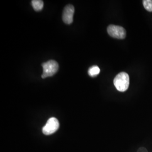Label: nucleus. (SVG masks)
I'll return each instance as SVG.
<instances>
[{
    "label": "nucleus",
    "instance_id": "1",
    "mask_svg": "<svg viewBox=\"0 0 152 152\" xmlns=\"http://www.w3.org/2000/svg\"><path fill=\"white\" fill-rule=\"evenodd\" d=\"M114 86L120 92H125L129 87L130 78L126 72H121L114 79Z\"/></svg>",
    "mask_w": 152,
    "mask_h": 152
},
{
    "label": "nucleus",
    "instance_id": "2",
    "mask_svg": "<svg viewBox=\"0 0 152 152\" xmlns=\"http://www.w3.org/2000/svg\"><path fill=\"white\" fill-rule=\"evenodd\" d=\"M43 68V73L41 77L44 79L48 77L54 76L58 72L59 69V65L58 63L53 60L48 61L42 64Z\"/></svg>",
    "mask_w": 152,
    "mask_h": 152
},
{
    "label": "nucleus",
    "instance_id": "3",
    "mask_svg": "<svg viewBox=\"0 0 152 152\" xmlns=\"http://www.w3.org/2000/svg\"><path fill=\"white\" fill-rule=\"evenodd\" d=\"M59 127V123L58 120L55 117H52L47 121L46 124L42 128V132L45 135H49L55 132Z\"/></svg>",
    "mask_w": 152,
    "mask_h": 152
},
{
    "label": "nucleus",
    "instance_id": "4",
    "mask_svg": "<svg viewBox=\"0 0 152 152\" xmlns=\"http://www.w3.org/2000/svg\"><path fill=\"white\" fill-rule=\"evenodd\" d=\"M107 32L109 36L115 38L124 39L126 37V32L125 29L121 26L110 25L107 28Z\"/></svg>",
    "mask_w": 152,
    "mask_h": 152
},
{
    "label": "nucleus",
    "instance_id": "5",
    "mask_svg": "<svg viewBox=\"0 0 152 152\" xmlns=\"http://www.w3.org/2000/svg\"><path fill=\"white\" fill-rule=\"evenodd\" d=\"M75 7L72 5L66 6L63 13V20L66 24H71L73 21Z\"/></svg>",
    "mask_w": 152,
    "mask_h": 152
},
{
    "label": "nucleus",
    "instance_id": "6",
    "mask_svg": "<svg viewBox=\"0 0 152 152\" xmlns=\"http://www.w3.org/2000/svg\"><path fill=\"white\" fill-rule=\"evenodd\" d=\"M32 5L35 11H41L44 7V2L41 0H33Z\"/></svg>",
    "mask_w": 152,
    "mask_h": 152
},
{
    "label": "nucleus",
    "instance_id": "7",
    "mask_svg": "<svg viewBox=\"0 0 152 152\" xmlns=\"http://www.w3.org/2000/svg\"><path fill=\"white\" fill-rule=\"evenodd\" d=\"M100 72V69L99 68V66L96 65H94L91 66L88 71V75L92 77H94L95 76H98V75Z\"/></svg>",
    "mask_w": 152,
    "mask_h": 152
},
{
    "label": "nucleus",
    "instance_id": "8",
    "mask_svg": "<svg viewBox=\"0 0 152 152\" xmlns=\"http://www.w3.org/2000/svg\"><path fill=\"white\" fill-rule=\"evenodd\" d=\"M142 3L144 8L147 11L152 12V0H144Z\"/></svg>",
    "mask_w": 152,
    "mask_h": 152
}]
</instances>
